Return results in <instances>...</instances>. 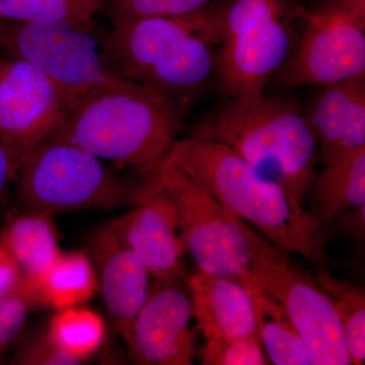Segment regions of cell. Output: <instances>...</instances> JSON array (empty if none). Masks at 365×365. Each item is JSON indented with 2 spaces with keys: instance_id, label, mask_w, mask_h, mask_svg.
<instances>
[{
  "instance_id": "obj_1",
  "label": "cell",
  "mask_w": 365,
  "mask_h": 365,
  "mask_svg": "<svg viewBox=\"0 0 365 365\" xmlns=\"http://www.w3.org/2000/svg\"><path fill=\"white\" fill-rule=\"evenodd\" d=\"M186 112L150 86L122 78L79 98L47 139L143 174L169 153Z\"/></svg>"
},
{
  "instance_id": "obj_2",
  "label": "cell",
  "mask_w": 365,
  "mask_h": 365,
  "mask_svg": "<svg viewBox=\"0 0 365 365\" xmlns=\"http://www.w3.org/2000/svg\"><path fill=\"white\" fill-rule=\"evenodd\" d=\"M223 4L185 16L148 19L111 28L105 53L113 71L188 110L217 66Z\"/></svg>"
},
{
  "instance_id": "obj_3",
  "label": "cell",
  "mask_w": 365,
  "mask_h": 365,
  "mask_svg": "<svg viewBox=\"0 0 365 365\" xmlns=\"http://www.w3.org/2000/svg\"><path fill=\"white\" fill-rule=\"evenodd\" d=\"M167 157L276 247L302 255L316 265L323 264L324 228L280 185L234 150L191 136L175 141Z\"/></svg>"
},
{
  "instance_id": "obj_4",
  "label": "cell",
  "mask_w": 365,
  "mask_h": 365,
  "mask_svg": "<svg viewBox=\"0 0 365 365\" xmlns=\"http://www.w3.org/2000/svg\"><path fill=\"white\" fill-rule=\"evenodd\" d=\"M191 133L227 146L300 203L313 184L317 141L294 98H228Z\"/></svg>"
},
{
  "instance_id": "obj_5",
  "label": "cell",
  "mask_w": 365,
  "mask_h": 365,
  "mask_svg": "<svg viewBox=\"0 0 365 365\" xmlns=\"http://www.w3.org/2000/svg\"><path fill=\"white\" fill-rule=\"evenodd\" d=\"M139 176L138 181H128L78 146L46 139L26 153L13 182L24 207L53 215L135 205L143 193Z\"/></svg>"
},
{
  "instance_id": "obj_6",
  "label": "cell",
  "mask_w": 365,
  "mask_h": 365,
  "mask_svg": "<svg viewBox=\"0 0 365 365\" xmlns=\"http://www.w3.org/2000/svg\"><path fill=\"white\" fill-rule=\"evenodd\" d=\"M108 32L93 19H0V54L37 68L68 96L73 106L96 88L124 78L113 71L106 56Z\"/></svg>"
},
{
  "instance_id": "obj_7",
  "label": "cell",
  "mask_w": 365,
  "mask_h": 365,
  "mask_svg": "<svg viewBox=\"0 0 365 365\" xmlns=\"http://www.w3.org/2000/svg\"><path fill=\"white\" fill-rule=\"evenodd\" d=\"M294 43L285 0H230L223 4L218 81L228 98H253L287 59Z\"/></svg>"
},
{
  "instance_id": "obj_8",
  "label": "cell",
  "mask_w": 365,
  "mask_h": 365,
  "mask_svg": "<svg viewBox=\"0 0 365 365\" xmlns=\"http://www.w3.org/2000/svg\"><path fill=\"white\" fill-rule=\"evenodd\" d=\"M232 215L246 240L257 283L284 307L304 340L309 364H351L340 319L317 281L295 265L288 252Z\"/></svg>"
},
{
  "instance_id": "obj_9",
  "label": "cell",
  "mask_w": 365,
  "mask_h": 365,
  "mask_svg": "<svg viewBox=\"0 0 365 365\" xmlns=\"http://www.w3.org/2000/svg\"><path fill=\"white\" fill-rule=\"evenodd\" d=\"M282 90L365 76V0H319L275 74Z\"/></svg>"
},
{
  "instance_id": "obj_10",
  "label": "cell",
  "mask_w": 365,
  "mask_h": 365,
  "mask_svg": "<svg viewBox=\"0 0 365 365\" xmlns=\"http://www.w3.org/2000/svg\"><path fill=\"white\" fill-rule=\"evenodd\" d=\"M144 173L174 201L186 247L199 270L235 278L247 289L257 287L246 240L232 212L167 155Z\"/></svg>"
},
{
  "instance_id": "obj_11",
  "label": "cell",
  "mask_w": 365,
  "mask_h": 365,
  "mask_svg": "<svg viewBox=\"0 0 365 365\" xmlns=\"http://www.w3.org/2000/svg\"><path fill=\"white\" fill-rule=\"evenodd\" d=\"M71 107L68 96L44 73L0 54V143L14 174L26 153L61 126Z\"/></svg>"
},
{
  "instance_id": "obj_12",
  "label": "cell",
  "mask_w": 365,
  "mask_h": 365,
  "mask_svg": "<svg viewBox=\"0 0 365 365\" xmlns=\"http://www.w3.org/2000/svg\"><path fill=\"white\" fill-rule=\"evenodd\" d=\"M191 299L173 283H160L127 329L123 339L132 360L143 365H191L197 356L190 329Z\"/></svg>"
},
{
  "instance_id": "obj_13",
  "label": "cell",
  "mask_w": 365,
  "mask_h": 365,
  "mask_svg": "<svg viewBox=\"0 0 365 365\" xmlns=\"http://www.w3.org/2000/svg\"><path fill=\"white\" fill-rule=\"evenodd\" d=\"M140 175L144 181L140 200L116 222L148 272L169 284L181 276L186 242L174 201L148 173Z\"/></svg>"
},
{
  "instance_id": "obj_14",
  "label": "cell",
  "mask_w": 365,
  "mask_h": 365,
  "mask_svg": "<svg viewBox=\"0 0 365 365\" xmlns=\"http://www.w3.org/2000/svg\"><path fill=\"white\" fill-rule=\"evenodd\" d=\"M88 257L110 319L123 337L150 294V272L116 220L93 235Z\"/></svg>"
},
{
  "instance_id": "obj_15",
  "label": "cell",
  "mask_w": 365,
  "mask_h": 365,
  "mask_svg": "<svg viewBox=\"0 0 365 365\" xmlns=\"http://www.w3.org/2000/svg\"><path fill=\"white\" fill-rule=\"evenodd\" d=\"M304 111L323 163L365 146V76L323 86Z\"/></svg>"
},
{
  "instance_id": "obj_16",
  "label": "cell",
  "mask_w": 365,
  "mask_h": 365,
  "mask_svg": "<svg viewBox=\"0 0 365 365\" xmlns=\"http://www.w3.org/2000/svg\"><path fill=\"white\" fill-rule=\"evenodd\" d=\"M189 287L193 317L205 341L259 337L251 295L241 281L199 270Z\"/></svg>"
},
{
  "instance_id": "obj_17",
  "label": "cell",
  "mask_w": 365,
  "mask_h": 365,
  "mask_svg": "<svg viewBox=\"0 0 365 365\" xmlns=\"http://www.w3.org/2000/svg\"><path fill=\"white\" fill-rule=\"evenodd\" d=\"M0 241L18 264L21 277L35 283L62 253L52 215L30 209L9 215Z\"/></svg>"
},
{
  "instance_id": "obj_18",
  "label": "cell",
  "mask_w": 365,
  "mask_h": 365,
  "mask_svg": "<svg viewBox=\"0 0 365 365\" xmlns=\"http://www.w3.org/2000/svg\"><path fill=\"white\" fill-rule=\"evenodd\" d=\"M316 213L322 227L349 209L365 206V146L341 153L324 163L323 172L314 179Z\"/></svg>"
},
{
  "instance_id": "obj_19",
  "label": "cell",
  "mask_w": 365,
  "mask_h": 365,
  "mask_svg": "<svg viewBox=\"0 0 365 365\" xmlns=\"http://www.w3.org/2000/svg\"><path fill=\"white\" fill-rule=\"evenodd\" d=\"M248 290L257 331L269 361L277 365H309L306 345L284 307L259 285Z\"/></svg>"
},
{
  "instance_id": "obj_20",
  "label": "cell",
  "mask_w": 365,
  "mask_h": 365,
  "mask_svg": "<svg viewBox=\"0 0 365 365\" xmlns=\"http://www.w3.org/2000/svg\"><path fill=\"white\" fill-rule=\"evenodd\" d=\"M36 284L44 307L57 311L85 304L98 292L95 269L83 252H62Z\"/></svg>"
},
{
  "instance_id": "obj_21",
  "label": "cell",
  "mask_w": 365,
  "mask_h": 365,
  "mask_svg": "<svg viewBox=\"0 0 365 365\" xmlns=\"http://www.w3.org/2000/svg\"><path fill=\"white\" fill-rule=\"evenodd\" d=\"M317 283L332 302L344 334L346 347L351 364L360 365L365 360V294L364 290L347 280H340L321 269Z\"/></svg>"
},
{
  "instance_id": "obj_22",
  "label": "cell",
  "mask_w": 365,
  "mask_h": 365,
  "mask_svg": "<svg viewBox=\"0 0 365 365\" xmlns=\"http://www.w3.org/2000/svg\"><path fill=\"white\" fill-rule=\"evenodd\" d=\"M46 336L62 351L83 362L102 345L104 319L91 309L66 307L53 317Z\"/></svg>"
},
{
  "instance_id": "obj_23",
  "label": "cell",
  "mask_w": 365,
  "mask_h": 365,
  "mask_svg": "<svg viewBox=\"0 0 365 365\" xmlns=\"http://www.w3.org/2000/svg\"><path fill=\"white\" fill-rule=\"evenodd\" d=\"M106 0H0V19L14 21H86Z\"/></svg>"
},
{
  "instance_id": "obj_24",
  "label": "cell",
  "mask_w": 365,
  "mask_h": 365,
  "mask_svg": "<svg viewBox=\"0 0 365 365\" xmlns=\"http://www.w3.org/2000/svg\"><path fill=\"white\" fill-rule=\"evenodd\" d=\"M216 0H106L98 14L111 28L148 19L185 16L200 11Z\"/></svg>"
},
{
  "instance_id": "obj_25",
  "label": "cell",
  "mask_w": 365,
  "mask_h": 365,
  "mask_svg": "<svg viewBox=\"0 0 365 365\" xmlns=\"http://www.w3.org/2000/svg\"><path fill=\"white\" fill-rule=\"evenodd\" d=\"M44 307L37 284L21 277L6 294H0V352L20 335L29 314Z\"/></svg>"
},
{
  "instance_id": "obj_26",
  "label": "cell",
  "mask_w": 365,
  "mask_h": 365,
  "mask_svg": "<svg viewBox=\"0 0 365 365\" xmlns=\"http://www.w3.org/2000/svg\"><path fill=\"white\" fill-rule=\"evenodd\" d=\"M204 365L269 364L260 337H246L225 341H205L199 351Z\"/></svg>"
},
{
  "instance_id": "obj_27",
  "label": "cell",
  "mask_w": 365,
  "mask_h": 365,
  "mask_svg": "<svg viewBox=\"0 0 365 365\" xmlns=\"http://www.w3.org/2000/svg\"><path fill=\"white\" fill-rule=\"evenodd\" d=\"M14 364L25 365H73L81 364L79 360L62 351L48 339L46 334L42 337L26 345L19 353Z\"/></svg>"
},
{
  "instance_id": "obj_28",
  "label": "cell",
  "mask_w": 365,
  "mask_h": 365,
  "mask_svg": "<svg viewBox=\"0 0 365 365\" xmlns=\"http://www.w3.org/2000/svg\"><path fill=\"white\" fill-rule=\"evenodd\" d=\"M21 276L18 264L4 242L0 241V294L11 290L20 280Z\"/></svg>"
},
{
  "instance_id": "obj_29",
  "label": "cell",
  "mask_w": 365,
  "mask_h": 365,
  "mask_svg": "<svg viewBox=\"0 0 365 365\" xmlns=\"http://www.w3.org/2000/svg\"><path fill=\"white\" fill-rule=\"evenodd\" d=\"M14 172L11 160L2 144L0 143V202L4 200L9 185L13 182Z\"/></svg>"
}]
</instances>
